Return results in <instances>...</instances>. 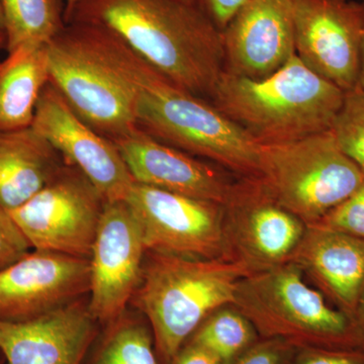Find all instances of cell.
<instances>
[{
  "label": "cell",
  "mask_w": 364,
  "mask_h": 364,
  "mask_svg": "<svg viewBox=\"0 0 364 364\" xmlns=\"http://www.w3.org/2000/svg\"><path fill=\"white\" fill-rule=\"evenodd\" d=\"M70 21L107 28L163 76L205 100L225 71L222 32L198 0H81Z\"/></svg>",
  "instance_id": "obj_1"
},
{
  "label": "cell",
  "mask_w": 364,
  "mask_h": 364,
  "mask_svg": "<svg viewBox=\"0 0 364 364\" xmlns=\"http://www.w3.org/2000/svg\"><path fill=\"white\" fill-rule=\"evenodd\" d=\"M88 364H161L152 330L142 314L126 310L105 325Z\"/></svg>",
  "instance_id": "obj_22"
},
{
  "label": "cell",
  "mask_w": 364,
  "mask_h": 364,
  "mask_svg": "<svg viewBox=\"0 0 364 364\" xmlns=\"http://www.w3.org/2000/svg\"><path fill=\"white\" fill-rule=\"evenodd\" d=\"M6 48V35L4 32H0V50Z\"/></svg>",
  "instance_id": "obj_34"
},
{
  "label": "cell",
  "mask_w": 364,
  "mask_h": 364,
  "mask_svg": "<svg viewBox=\"0 0 364 364\" xmlns=\"http://www.w3.org/2000/svg\"><path fill=\"white\" fill-rule=\"evenodd\" d=\"M81 0H65V16L67 23H68L69 18H70L74 9H75V7L77 6V4Z\"/></svg>",
  "instance_id": "obj_33"
},
{
  "label": "cell",
  "mask_w": 364,
  "mask_h": 364,
  "mask_svg": "<svg viewBox=\"0 0 364 364\" xmlns=\"http://www.w3.org/2000/svg\"><path fill=\"white\" fill-rule=\"evenodd\" d=\"M225 210L232 256L252 273L289 262L306 230L260 178H237Z\"/></svg>",
  "instance_id": "obj_11"
},
{
  "label": "cell",
  "mask_w": 364,
  "mask_h": 364,
  "mask_svg": "<svg viewBox=\"0 0 364 364\" xmlns=\"http://www.w3.org/2000/svg\"><path fill=\"white\" fill-rule=\"evenodd\" d=\"M259 338L252 323L229 305L210 314L186 342L200 345L224 364H232Z\"/></svg>",
  "instance_id": "obj_23"
},
{
  "label": "cell",
  "mask_w": 364,
  "mask_h": 364,
  "mask_svg": "<svg viewBox=\"0 0 364 364\" xmlns=\"http://www.w3.org/2000/svg\"><path fill=\"white\" fill-rule=\"evenodd\" d=\"M32 127L105 202L124 200L135 181L117 146L85 123L51 82L41 95Z\"/></svg>",
  "instance_id": "obj_13"
},
{
  "label": "cell",
  "mask_w": 364,
  "mask_h": 364,
  "mask_svg": "<svg viewBox=\"0 0 364 364\" xmlns=\"http://www.w3.org/2000/svg\"><path fill=\"white\" fill-rule=\"evenodd\" d=\"M345 154L364 172V90L345 92L343 105L331 129Z\"/></svg>",
  "instance_id": "obj_24"
},
{
  "label": "cell",
  "mask_w": 364,
  "mask_h": 364,
  "mask_svg": "<svg viewBox=\"0 0 364 364\" xmlns=\"http://www.w3.org/2000/svg\"><path fill=\"white\" fill-rule=\"evenodd\" d=\"M355 321L356 323H358L359 329H360L361 334H363V343L361 349L364 351V291L363 296H361L360 301H359L358 312H356L355 315Z\"/></svg>",
  "instance_id": "obj_31"
},
{
  "label": "cell",
  "mask_w": 364,
  "mask_h": 364,
  "mask_svg": "<svg viewBox=\"0 0 364 364\" xmlns=\"http://www.w3.org/2000/svg\"><path fill=\"white\" fill-rule=\"evenodd\" d=\"M335 308L355 318L364 291V240L308 225L291 259Z\"/></svg>",
  "instance_id": "obj_18"
},
{
  "label": "cell",
  "mask_w": 364,
  "mask_h": 364,
  "mask_svg": "<svg viewBox=\"0 0 364 364\" xmlns=\"http://www.w3.org/2000/svg\"><path fill=\"white\" fill-rule=\"evenodd\" d=\"M291 364H364V351L303 347L298 348Z\"/></svg>",
  "instance_id": "obj_28"
},
{
  "label": "cell",
  "mask_w": 364,
  "mask_h": 364,
  "mask_svg": "<svg viewBox=\"0 0 364 364\" xmlns=\"http://www.w3.org/2000/svg\"><path fill=\"white\" fill-rule=\"evenodd\" d=\"M248 1L250 0H198L203 11L221 32Z\"/></svg>",
  "instance_id": "obj_29"
},
{
  "label": "cell",
  "mask_w": 364,
  "mask_h": 364,
  "mask_svg": "<svg viewBox=\"0 0 364 364\" xmlns=\"http://www.w3.org/2000/svg\"><path fill=\"white\" fill-rule=\"evenodd\" d=\"M147 250L142 231L124 200L105 203L90 256L88 308L100 324L127 310L142 277Z\"/></svg>",
  "instance_id": "obj_12"
},
{
  "label": "cell",
  "mask_w": 364,
  "mask_h": 364,
  "mask_svg": "<svg viewBox=\"0 0 364 364\" xmlns=\"http://www.w3.org/2000/svg\"><path fill=\"white\" fill-rule=\"evenodd\" d=\"M63 165L33 127L0 132V205L13 210L39 193Z\"/></svg>",
  "instance_id": "obj_19"
},
{
  "label": "cell",
  "mask_w": 364,
  "mask_h": 364,
  "mask_svg": "<svg viewBox=\"0 0 364 364\" xmlns=\"http://www.w3.org/2000/svg\"><path fill=\"white\" fill-rule=\"evenodd\" d=\"M147 252L188 259H234L225 205L134 182L124 198Z\"/></svg>",
  "instance_id": "obj_8"
},
{
  "label": "cell",
  "mask_w": 364,
  "mask_h": 364,
  "mask_svg": "<svg viewBox=\"0 0 364 364\" xmlns=\"http://www.w3.org/2000/svg\"><path fill=\"white\" fill-rule=\"evenodd\" d=\"M296 0H250L222 31L225 71L262 79L296 54Z\"/></svg>",
  "instance_id": "obj_16"
},
{
  "label": "cell",
  "mask_w": 364,
  "mask_h": 364,
  "mask_svg": "<svg viewBox=\"0 0 364 364\" xmlns=\"http://www.w3.org/2000/svg\"><path fill=\"white\" fill-rule=\"evenodd\" d=\"M31 249L9 210L0 205V270L13 264Z\"/></svg>",
  "instance_id": "obj_27"
},
{
  "label": "cell",
  "mask_w": 364,
  "mask_h": 364,
  "mask_svg": "<svg viewBox=\"0 0 364 364\" xmlns=\"http://www.w3.org/2000/svg\"><path fill=\"white\" fill-rule=\"evenodd\" d=\"M344 97L343 90L294 54L262 79L224 71L210 102L256 142L267 145L331 130Z\"/></svg>",
  "instance_id": "obj_3"
},
{
  "label": "cell",
  "mask_w": 364,
  "mask_h": 364,
  "mask_svg": "<svg viewBox=\"0 0 364 364\" xmlns=\"http://www.w3.org/2000/svg\"><path fill=\"white\" fill-rule=\"evenodd\" d=\"M49 82L47 45L7 53L0 62V132L32 127L41 95Z\"/></svg>",
  "instance_id": "obj_20"
},
{
  "label": "cell",
  "mask_w": 364,
  "mask_h": 364,
  "mask_svg": "<svg viewBox=\"0 0 364 364\" xmlns=\"http://www.w3.org/2000/svg\"><path fill=\"white\" fill-rule=\"evenodd\" d=\"M90 258L33 249L0 270V321L26 322L90 294Z\"/></svg>",
  "instance_id": "obj_14"
},
{
  "label": "cell",
  "mask_w": 364,
  "mask_h": 364,
  "mask_svg": "<svg viewBox=\"0 0 364 364\" xmlns=\"http://www.w3.org/2000/svg\"><path fill=\"white\" fill-rule=\"evenodd\" d=\"M47 52L50 82L91 128L112 141L136 128L140 57L114 33L70 21Z\"/></svg>",
  "instance_id": "obj_2"
},
{
  "label": "cell",
  "mask_w": 364,
  "mask_h": 364,
  "mask_svg": "<svg viewBox=\"0 0 364 364\" xmlns=\"http://www.w3.org/2000/svg\"><path fill=\"white\" fill-rule=\"evenodd\" d=\"M318 223L364 240V181Z\"/></svg>",
  "instance_id": "obj_25"
},
{
  "label": "cell",
  "mask_w": 364,
  "mask_h": 364,
  "mask_svg": "<svg viewBox=\"0 0 364 364\" xmlns=\"http://www.w3.org/2000/svg\"><path fill=\"white\" fill-rule=\"evenodd\" d=\"M364 9V0H360ZM358 87L364 90V31L363 38V45H361V60H360V73H359V86Z\"/></svg>",
  "instance_id": "obj_32"
},
{
  "label": "cell",
  "mask_w": 364,
  "mask_h": 364,
  "mask_svg": "<svg viewBox=\"0 0 364 364\" xmlns=\"http://www.w3.org/2000/svg\"><path fill=\"white\" fill-rule=\"evenodd\" d=\"M0 32H4V18H2L1 6H0Z\"/></svg>",
  "instance_id": "obj_35"
},
{
  "label": "cell",
  "mask_w": 364,
  "mask_h": 364,
  "mask_svg": "<svg viewBox=\"0 0 364 364\" xmlns=\"http://www.w3.org/2000/svg\"><path fill=\"white\" fill-rule=\"evenodd\" d=\"M261 177L270 195L306 226L344 202L364 172L340 147L332 130L261 145Z\"/></svg>",
  "instance_id": "obj_7"
},
{
  "label": "cell",
  "mask_w": 364,
  "mask_h": 364,
  "mask_svg": "<svg viewBox=\"0 0 364 364\" xmlns=\"http://www.w3.org/2000/svg\"><path fill=\"white\" fill-rule=\"evenodd\" d=\"M364 9L356 0H296V55L344 92L359 86Z\"/></svg>",
  "instance_id": "obj_10"
},
{
  "label": "cell",
  "mask_w": 364,
  "mask_h": 364,
  "mask_svg": "<svg viewBox=\"0 0 364 364\" xmlns=\"http://www.w3.org/2000/svg\"><path fill=\"white\" fill-rule=\"evenodd\" d=\"M112 142L139 183L223 205L231 198L236 176L160 142L141 129H134Z\"/></svg>",
  "instance_id": "obj_15"
},
{
  "label": "cell",
  "mask_w": 364,
  "mask_h": 364,
  "mask_svg": "<svg viewBox=\"0 0 364 364\" xmlns=\"http://www.w3.org/2000/svg\"><path fill=\"white\" fill-rule=\"evenodd\" d=\"M294 345L280 338H259L232 364H291Z\"/></svg>",
  "instance_id": "obj_26"
},
{
  "label": "cell",
  "mask_w": 364,
  "mask_h": 364,
  "mask_svg": "<svg viewBox=\"0 0 364 364\" xmlns=\"http://www.w3.org/2000/svg\"><path fill=\"white\" fill-rule=\"evenodd\" d=\"M105 203L85 174L65 164L9 214L32 249L90 258Z\"/></svg>",
  "instance_id": "obj_9"
},
{
  "label": "cell",
  "mask_w": 364,
  "mask_h": 364,
  "mask_svg": "<svg viewBox=\"0 0 364 364\" xmlns=\"http://www.w3.org/2000/svg\"><path fill=\"white\" fill-rule=\"evenodd\" d=\"M147 253L131 301L149 323L160 363L171 364L210 314L233 305L237 287L252 272L236 259Z\"/></svg>",
  "instance_id": "obj_4"
},
{
  "label": "cell",
  "mask_w": 364,
  "mask_h": 364,
  "mask_svg": "<svg viewBox=\"0 0 364 364\" xmlns=\"http://www.w3.org/2000/svg\"><path fill=\"white\" fill-rule=\"evenodd\" d=\"M136 128L237 178H260L261 145L210 100L170 81L140 58Z\"/></svg>",
  "instance_id": "obj_5"
},
{
  "label": "cell",
  "mask_w": 364,
  "mask_h": 364,
  "mask_svg": "<svg viewBox=\"0 0 364 364\" xmlns=\"http://www.w3.org/2000/svg\"><path fill=\"white\" fill-rule=\"evenodd\" d=\"M97 324L83 299L35 320L0 321V353L7 364H81Z\"/></svg>",
  "instance_id": "obj_17"
},
{
  "label": "cell",
  "mask_w": 364,
  "mask_h": 364,
  "mask_svg": "<svg viewBox=\"0 0 364 364\" xmlns=\"http://www.w3.org/2000/svg\"><path fill=\"white\" fill-rule=\"evenodd\" d=\"M171 364H224V363L205 347L186 342L181 347V350L177 352Z\"/></svg>",
  "instance_id": "obj_30"
},
{
  "label": "cell",
  "mask_w": 364,
  "mask_h": 364,
  "mask_svg": "<svg viewBox=\"0 0 364 364\" xmlns=\"http://www.w3.org/2000/svg\"><path fill=\"white\" fill-rule=\"evenodd\" d=\"M7 53L45 46L67 25L65 0H0Z\"/></svg>",
  "instance_id": "obj_21"
},
{
  "label": "cell",
  "mask_w": 364,
  "mask_h": 364,
  "mask_svg": "<svg viewBox=\"0 0 364 364\" xmlns=\"http://www.w3.org/2000/svg\"><path fill=\"white\" fill-rule=\"evenodd\" d=\"M233 306L252 323L260 338L284 339L296 348L363 347L355 318L330 306L291 261L242 279Z\"/></svg>",
  "instance_id": "obj_6"
}]
</instances>
